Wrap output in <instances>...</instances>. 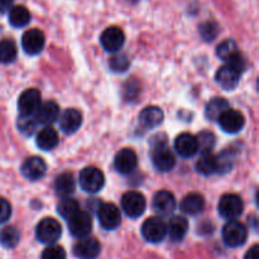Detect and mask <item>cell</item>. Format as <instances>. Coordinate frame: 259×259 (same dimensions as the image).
<instances>
[{
    "label": "cell",
    "instance_id": "obj_5",
    "mask_svg": "<svg viewBox=\"0 0 259 259\" xmlns=\"http://www.w3.org/2000/svg\"><path fill=\"white\" fill-rule=\"evenodd\" d=\"M78 182H80V186L83 191L89 192V194H96L105 185V177H104V174L100 169L90 166L85 167L80 172Z\"/></svg>",
    "mask_w": 259,
    "mask_h": 259
},
{
    "label": "cell",
    "instance_id": "obj_39",
    "mask_svg": "<svg viewBox=\"0 0 259 259\" xmlns=\"http://www.w3.org/2000/svg\"><path fill=\"white\" fill-rule=\"evenodd\" d=\"M42 259H66V252L60 245H50L42 253Z\"/></svg>",
    "mask_w": 259,
    "mask_h": 259
},
{
    "label": "cell",
    "instance_id": "obj_31",
    "mask_svg": "<svg viewBox=\"0 0 259 259\" xmlns=\"http://www.w3.org/2000/svg\"><path fill=\"white\" fill-rule=\"evenodd\" d=\"M197 141V147H199V151L202 154L211 153V151L214 149L215 144H217V137L214 133L209 131H204L201 133H199V136L196 137Z\"/></svg>",
    "mask_w": 259,
    "mask_h": 259
},
{
    "label": "cell",
    "instance_id": "obj_15",
    "mask_svg": "<svg viewBox=\"0 0 259 259\" xmlns=\"http://www.w3.org/2000/svg\"><path fill=\"white\" fill-rule=\"evenodd\" d=\"M152 206H153V210L158 215L168 217V215L174 214V211L176 210L177 202L172 192L167 191V190H162V191H158L154 195Z\"/></svg>",
    "mask_w": 259,
    "mask_h": 259
},
{
    "label": "cell",
    "instance_id": "obj_3",
    "mask_svg": "<svg viewBox=\"0 0 259 259\" xmlns=\"http://www.w3.org/2000/svg\"><path fill=\"white\" fill-rule=\"evenodd\" d=\"M62 234V228L61 224L53 218H45L38 223L35 228V238L38 242L43 244L52 245L57 242Z\"/></svg>",
    "mask_w": 259,
    "mask_h": 259
},
{
    "label": "cell",
    "instance_id": "obj_20",
    "mask_svg": "<svg viewBox=\"0 0 259 259\" xmlns=\"http://www.w3.org/2000/svg\"><path fill=\"white\" fill-rule=\"evenodd\" d=\"M60 129L66 134H72L80 129L82 124V115L77 109H67L60 116Z\"/></svg>",
    "mask_w": 259,
    "mask_h": 259
},
{
    "label": "cell",
    "instance_id": "obj_28",
    "mask_svg": "<svg viewBox=\"0 0 259 259\" xmlns=\"http://www.w3.org/2000/svg\"><path fill=\"white\" fill-rule=\"evenodd\" d=\"M229 109V103L223 98H215L205 108V116L209 120H218L224 111Z\"/></svg>",
    "mask_w": 259,
    "mask_h": 259
},
{
    "label": "cell",
    "instance_id": "obj_22",
    "mask_svg": "<svg viewBox=\"0 0 259 259\" xmlns=\"http://www.w3.org/2000/svg\"><path fill=\"white\" fill-rule=\"evenodd\" d=\"M60 115V108L57 104L52 100H48L46 103H42L39 108L37 109L34 114V118L37 123L43 124V125H50L55 123Z\"/></svg>",
    "mask_w": 259,
    "mask_h": 259
},
{
    "label": "cell",
    "instance_id": "obj_6",
    "mask_svg": "<svg viewBox=\"0 0 259 259\" xmlns=\"http://www.w3.org/2000/svg\"><path fill=\"white\" fill-rule=\"evenodd\" d=\"M243 210H244L243 200L235 194H227L222 196L219 205H218V211H219L220 217L224 218L228 222H232V220L239 218Z\"/></svg>",
    "mask_w": 259,
    "mask_h": 259
},
{
    "label": "cell",
    "instance_id": "obj_2",
    "mask_svg": "<svg viewBox=\"0 0 259 259\" xmlns=\"http://www.w3.org/2000/svg\"><path fill=\"white\" fill-rule=\"evenodd\" d=\"M245 67V62L243 60L242 56L237 57L235 60L230 61L227 65L222 66V67L218 70L217 76V82L222 86L224 90L232 91L234 90L238 86L240 81V76H242L243 70Z\"/></svg>",
    "mask_w": 259,
    "mask_h": 259
},
{
    "label": "cell",
    "instance_id": "obj_37",
    "mask_svg": "<svg viewBox=\"0 0 259 259\" xmlns=\"http://www.w3.org/2000/svg\"><path fill=\"white\" fill-rule=\"evenodd\" d=\"M129 65V58L125 55H115L110 58L109 61V67L114 72H124V71L128 70Z\"/></svg>",
    "mask_w": 259,
    "mask_h": 259
},
{
    "label": "cell",
    "instance_id": "obj_14",
    "mask_svg": "<svg viewBox=\"0 0 259 259\" xmlns=\"http://www.w3.org/2000/svg\"><path fill=\"white\" fill-rule=\"evenodd\" d=\"M20 171H22L23 177L34 182L45 177L46 172H47V164L40 157L33 156L23 162Z\"/></svg>",
    "mask_w": 259,
    "mask_h": 259
},
{
    "label": "cell",
    "instance_id": "obj_27",
    "mask_svg": "<svg viewBox=\"0 0 259 259\" xmlns=\"http://www.w3.org/2000/svg\"><path fill=\"white\" fill-rule=\"evenodd\" d=\"M30 22V13L23 5H17L9 10V23L14 28H23Z\"/></svg>",
    "mask_w": 259,
    "mask_h": 259
},
{
    "label": "cell",
    "instance_id": "obj_35",
    "mask_svg": "<svg viewBox=\"0 0 259 259\" xmlns=\"http://www.w3.org/2000/svg\"><path fill=\"white\" fill-rule=\"evenodd\" d=\"M37 120L34 115H19L17 120V126L23 136H32L37 128Z\"/></svg>",
    "mask_w": 259,
    "mask_h": 259
},
{
    "label": "cell",
    "instance_id": "obj_1",
    "mask_svg": "<svg viewBox=\"0 0 259 259\" xmlns=\"http://www.w3.org/2000/svg\"><path fill=\"white\" fill-rule=\"evenodd\" d=\"M151 158L154 168L159 172H169L176 164V158L169 151L167 139L164 136L153 137L151 142Z\"/></svg>",
    "mask_w": 259,
    "mask_h": 259
},
{
    "label": "cell",
    "instance_id": "obj_42",
    "mask_svg": "<svg viewBox=\"0 0 259 259\" xmlns=\"http://www.w3.org/2000/svg\"><path fill=\"white\" fill-rule=\"evenodd\" d=\"M14 0H0V13H7L12 9V5Z\"/></svg>",
    "mask_w": 259,
    "mask_h": 259
},
{
    "label": "cell",
    "instance_id": "obj_26",
    "mask_svg": "<svg viewBox=\"0 0 259 259\" xmlns=\"http://www.w3.org/2000/svg\"><path fill=\"white\" fill-rule=\"evenodd\" d=\"M37 147L42 151H52L58 144V134L51 126H46L37 134Z\"/></svg>",
    "mask_w": 259,
    "mask_h": 259
},
{
    "label": "cell",
    "instance_id": "obj_8",
    "mask_svg": "<svg viewBox=\"0 0 259 259\" xmlns=\"http://www.w3.org/2000/svg\"><path fill=\"white\" fill-rule=\"evenodd\" d=\"M142 235L149 243H159L166 238L167 225L161 218H148L142 225Z\"/></svg>",
    "mask_w": 259,
    "mask_h": 259
},
{
    "label": "cell",
    "instance_id": "obj_10",
    "mask_svg": "<svg viewBox=\"0 0 259 259\" xmlns=\"http://www.w3.org/2000/svg\"><path fill=\"white\" fill-rule=\"evenodd\" d=\"M219 121V126L222 128L223 132L228 134H237L244 128L245 119L240 111L233 110V109H228L227 111L222 114L218 119Z\"/></svg>",
    "mask_w": 259,
    "mask_h": 259
},
{
    "label": "cell",
    "instance_id": "obj_18",
    "mask_svg": "<svg viewBox=\"0 0 259 259\" xmlns=\"http://www.w3.org/2000/svg\"><path fill=\"white\" fill-rule=\"evenodd\" d=\"M101 245L98 239L93 237L82 238L73 247V254L80 259H95L100 254Z\"/></svg>",
    "mask_w": 259,
    "mask_h": 259
},
{
    "label": "cell",
    "instance_id": "obj_21",
    "mask_svg": "<svg viewBox=\"0 0 259 259\" xmlns=\"http://www.w3.org/2000/svg\"><path fill=\"white\" fill-rule=\"evenodd\" d=\"M163 111L158 106H147L139 114V125L142 129H153L163 121Z\"/></svg>",
    "mask_w": 259,
    "mask_h": 259
},
{
    "label": "cell",
    "instance_id": "obj_24",
    "mask_svg": "<svg viewBox=\"0 0 259 259\" xmlns=\"http://www.w3.org/2000/svg\"><path fill=\"white\" fill-rule=\"evenodd\" d=\"M205 207V200L200 194H192L186 195L182 199L181 204H180V209L184 214L187 215H197L204 210Z\"/></svg>",
    "mask_w": 259,
    "mask_h": 259
},
{
    "label": "cell",
    "instance_id": "obj_7",
    "mask_svg": "<svg viewBox=\"0 0 259 259\" xmlns=\"http://www.w3.org/2000/svg\"><path fill=\"white\" fill-rule=\"evenodd\" d=\"M121 207L126 217L132 219L142 217L147 209L146 197L138 191H129L121 197Z\"/></svg>",
    "mask_w": 259,
    "mask_h": 259
},
{
    "label": "cell",
    "instance_id": "obj_12",
    "mask_svg": "<svg viewBox=\"0 0 259 259\" xmlns=\"http://www.w3.org/2000/svg\"><path fill=\"white\" fill-rule=\"evenodd\" d=\"M125 42L124 32L118 27H109L101 33L100 43L106 52H118Z\"/></svg>",
    "mask_w": 259,
    "mask_h": 259
},
{
    "label": "cell",
    "instance_id": "obj_34",
    "mask_svg": "<svg viewBox=\"0 0 259 259\" xmlns=\"http://www.w3.org/2000/svg\"><path fill=\"white\" fill-rule=\"evenodd\" d=\"M77 211H78V202L73 199L65 197V199L61 200L57 205V212L66 220L72 218Z\"/></svg>",
    "mask_w": 259,
    "mask_h": 259
},
{
    "label": "cell",
    "instance_id": "obj_23",
    "mask_svg": "<svg viewBox=\"0 0 259 259\" xmlns=\"http://www.w3.org/2000/svg\"><path fill=\"white\" fill-rule=\"evenodd\" d=\"M189 232V222L184 217H172L167 225V234L172 242H181Z\"/></svg>",
    "mask_w": 259,
    "mask_h": 259
},
{
    "label": "cell",
    "instance_id": "obj_4",
    "mask_svg": "<svg viewBox=\"0 0 259 259\" xmlns=\"http://www.w3.org/2000/svg\"><path fill=\"white\" fill-rule=\"evenodd\" d=\"M223 240L230 248H238L247 242L248 230L243 223L232 220L228 222L223 228Z\"/></svg>",
    "mask_w": 259,
    "mask_h": 259
},
{
    "label": "cell",
    "instance_id": "obj_38",
    "mask_svg": "<svg viewBox=\"0 0 259 259\" xmlns=\"http://www.w3.org/2000/svg\"><path fill=\"white\" fill-rule=\"evenodd\" d=\"M200 35L204 38L206 42H211L217 38L218 33H219V27L217 23L214 22H206L204 24L200 25Z\"/></svg>",
    "mask_w": 259,
    "mask_h": 259
},
{
    "label": "cell",
    "instance_id": "obj_33",
    "mask_svg": "<svg viewBox=\"0 0 259 259\" xmlns=\"http://www.w3.org/2000/svg\"><path fill=\"white\" fill-rule=\"evenodd\" d=\"M20 234L19 230L14 227H5L4 229L0 232V242L5 248H15L19 243Z\"/></svg>",
    "mask_w": 259,
    "mask_h": 259
},
{
    "label": "cell",
    "instance_id": "obj_36",
    "mask_svg": "<svg viewBox=\"0 0 259 259\" xmlns=\"http://www.w3.org/2000/svg\"><path fill=\"white\" fill-rule=\"evenodd\" d=\"M235 153L229 149H225L220 156H217L218 161V172L220 174H225V172H229L232 169L233 163H234Z\"/></svg>",
    "mask_w": 259,
    "mask_h": 259
},
{
    "label": "cell",
    "instance_id": "obj_30",
    "mask_svg": "<svg viewBox=\"0 0 259 259\" xmlns=\"http://www.w3.org/2000/svg\"><path fill=\"white\" fill-rule=\"evenodd\" d=\"M196 169L199 174L204 176H210L212 174H218V161L217 156H212L211 153L202 154L196 163Z\"/></svg>",
    "mask_w": 259,
    "mask_h": 259
},
{
    "label": "cell",
    "instance_id": "obj_9",
    "mask_svg": "<svg viewBox=\"0 0 259 259\" xmlns=\"http://www.w3.org/2000/svg\"><path fill=\"white\" fill-rule=\"evenodd\" d=\"M67 222L68 230H70L71 235L75 238H78V239L89 237L91 230H93V220H91L90 214L88 211H81V210H78Z\"/></svg>",
    "mask_w": 259,
    "mask_h": 259
},
{
    "label": "cell",
    "instance_id": "obj_40",
    "mask_svg": "<svg viewBox=\"0 0 259 259\" xmlns=\"http://www.w3.org/2000/svg\"><path fill=\"white\" fill-rule=\"evenodd\" d=\"M10 215H12V206H10L9 201L0 197V224L7 223Z\"/></svg>",
    "mask_w": 259,
    "mask_h": 259
},
{
    "label": "cell",
    "instance_id": "obj_19",
    "mask_svg": "<svg viewBox=\"0 0 259 259\" xmlns=\"http://www.w3.org/2000/svg\"><path fill=\"white\" fill-rule=\"evenodd\" d=\"M175 149L177 154L184 158H191L199 152L196 137L190 133H181L175 141Z\"/></svg>",
    "mask_w": 259,
    "mask_h": 259
},
{
    "label": "cell",
    "instance_id": "obj_29",
    "mask_svg": "<svg viewBox=\"0 0 259 259\" xmlns=\"http://www.w3.org/2000/svg\"><path fill=\"white\" fill-rule=\"evenodd\" d=\"M217 55L220 60L230 62V61L239 57L240 53L239 51H238L237 43H235L233 39H227V40H223V42L218 46Z\"/></svg>",
    "mask_w": 259,
    "mask_h": 259
},
{
    "label": "cell",
    "instance_id": "obj_11",
    "mask_svg": "<svg viewBox=\"0 0 259 259\" xmlns=\"http://www.w3.org/2000/svg\"><path fill=\"white\" fill-rule=\"evenodd\" d=\"M42 96L37 89H28L23 91L18 100V109L20 115H34L37 109L42 104Z\"/></svg>",
    "mask_w": 259,
    "mask_h": 259
},
{
    "label": "cell",
    "instance_id": "obj_13",
    "mask_svg": "<svg viewBox=\"0 0 259 259\" xmlns=\"http://www.w3.org/2000/svg\"><path fill=\"white\" fill-rule=\"evenodd\" d=\"M99 223L106 230H114L120 225L121 215L114 204H101L98 209Z\"/></svg>",
    "mask_w": 259,
    "mask_h": 259
},
{
    "label": "cell",
    "instance_id": "obj_41",
    "mask_svg": "<svg viewBox=\"0 0 259 259\" xmlns=\"http://www.w3.org/2000/svg\"><path fill=\"white\" fill-rule=\"evenodd\" d=\"M244 259H259V245L254 244L245 254Z\"/></svg>",
    "mask_w": 259,
    "mask_h": 259
},
{
    "label": "cell",
    "instance_id": "obj_17",
    "mask_svg": "<svg viewBox=\"0 0 259 259\" xmlns=\"http://www.w3.org/2000/svg\"><path fill=\"white\" fill-rule=\"evenodd\" d=\"M45 34L42 30L33 28V29L27 30L22 37V47L25 53L30 56L38 55L45 47Z\"/></svg>",
    "mask_w": 259,
    "mask_h": 259
},
{
    "label": "cell",
    "instance_id": "obj_16",
    "mask_svg": "<svg viewBox=\"0 0 259 259\" xmlns=\"http://www.w3.org/2000/svg\"><path fill=\"white\" fill-rule=\"evenodd\" d=\"M137 164H138V157L131 148L120 149L114 158V167L121 175L132 174L136 169Z\"/></svg>",
    "mask_w": 259,
    "mask_h": 259
},
{
    "label": "cell",
    "instance_id": "obj_25",
    "mask_svg": "<svg viewBox=\"0 0 259 259\" xmlns=\"http://www.w3.org/2000/svg\"><path fill=\"white\" fill-rule=\"evenodd\" d=\"M76 189L75 177L70 172H65L56 177L55 180V191L56 194L62 197H67L68 195L73 194Z\"/></svg>",
    "mask_w": 259,
    "mask_h": 259
},
{
    "label": "cell",
    "instance_id": "obj_32",
    "mask_svg": "<svg viewBox=\"0 0 259 259\" xmlns=\"http://www.w3.org/2000/svg\"><path fill=\"white\" fill-rule=\"evenodd\" d=\"M18 50L15 43L12 39L0 40V62L10 63L17 58Z\"/></svg>",
    "mask_w": 259,
    "mask_h": 259
}]
</instances>
